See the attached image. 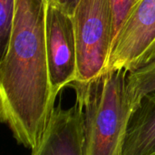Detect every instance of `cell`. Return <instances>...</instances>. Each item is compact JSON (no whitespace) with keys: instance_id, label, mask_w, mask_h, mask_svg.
<instances>
[{"instance_id":"8","label":"cell","mask_w":155,"mask_h":155,"mask_svg":"<svg viewBox=\"0 0 155 155\" xmlns=\"http://www.w3.org/2000/svg\"><path fill=\"white\" fill-rule=\"evenodd\" d=\"M126 91L134 111L146 95L155 92V58L127 74Z\"/></svg>"},{"instance_id":"2","label":"cell","mask_w":155,"mask_h":155,"mask_svg":"<svg viewBox=\"0 0 155 155\" xmlns=\"http://www.w3.org/2000/svg\"><path fill=\"white\" fill-rule=\"evenodd\" d=\"M128 71H104L88 81H74L84 122V155H122L134 108L126 91Z\"/></svg>"},{"instance_id":"10","label":"cell","mask_w":155,"mask_h":155,"mask_svg":"<svg viewBox=\"0 0 155 155\" xmlns=\"http://www.w3.org/2000/svg\"><path fill=\"white\" fill-rule=\"evenodd\" d=\"M137 1L138 0H112L114 11V37Z\"/></svg>"},{"instance_id":"11","label":"cell","mask_w":155,"mask_h":155,"mask_svg":"<svg viewBox=\"0 0 155 155\" xmlns=\"http://www.w3.org/2000/svg\"><path fill=\"white\" fill-rule=\"evenodd\" d=\"M47 1L59 6L60 8H62L66 13L72 16L79 0H47Z\"/></svg>"},{"instance_id":"5","label":"cell","mask_w":155,"mask_h":155,"mask_svg":"<svg viewBox=\"0 0 155 155\" xmlns=\"http://www.w3.org/2000/svg\"><path fill=\"white\" fill-rule=\"evenodd\" d=\"M45 45L54 94L77 79V48L72 16L46 0Z\"/></svg>"},{"instance_id":"6","label":"cell","mask_w":155,"mask_h":155,"mask_svg":"<svg viewBox=\"0 0 155 155\" xmlns=\"http://www.w3.org/2000/svg\"><path fill=\"white\" fill-rule=\"evenodd\" d=\"M31 155H84V122L79 105L54 107L45 133Z\"/></svg>"},{"instance_id":"1","label":"cell","mask_w":155,"mask_h":155,"mask_svg":"<svg viewBox=\"0 0 155 155\" xmlns=\"http://www.w3.org/2000/svg\"><path fill=\"white\" fill-rule=\"evenodd\" d=\"M46 0H16L0 62V119L18 144L33 150L45 132L56 96L45 45Z\"/></svg>"},{"instance_id":"3","label":"cell","mask_w":155,"mask_h":155,"mask_svg":"<svg viewBox=\"0 0 155 155\" xmlns=\"http://www.w3.org/2000/svg\"><path fill=\"white\" fill-rule=\"evenodd\" d=\"M76 48L77 79L88 82L108 65L114 39L112 0H79L72 15Z\"/></svg>"},{"instance_id":"4","label":"cell","mask_w":155,"mask_h":155,"mask_svg":"<svg viewBox=\"0 0 155 155\" xmlns=\"http://www.w3.org/2000/svg\"><path fill=\"white\" fill-rule=\"evenodd\" d=\"M155 58V0H138L118 30L105 71L132 72Z\"/></svg>"},{"instance_id":"12","label":"cell","mask_w":155,"mask_h":155,"mask_svg":"<svg viewBox=\"0 0 155 155\" xmlns=\"http://www.w3.org/2000/svg\"><path fill=\"white\" fill-rule=\"evenodd\" d=\"M150 155H155V153H152V154H150Z\"/></svg>"},{"instance_id":"9","label":"cell","mask_w":155,"mask_h":155,"mask_svg":"<svg viewBox=\"0 0 155 155\" xmlns=\"http://www.w3.org/2000/svg\"><path fill=\"white\" fill-rule=\"evenodd\" d=\"M16 0H0V47L5 50L12 31Z\"/></svg>"},{"instance_id":"7","label":"cell","mask_w":155,"mask_h":155,"mask_svg":"<svg viewBox=\"0 0 155 155\" xmlns=\"http://www.w3.org/2000/svg\"><path fill=\"white\" fill-rule=\"evenodd\" d=\"M155 153V92L146 95L134 109L125 133L122 155Z\"/></svg>"}]
</instances>
